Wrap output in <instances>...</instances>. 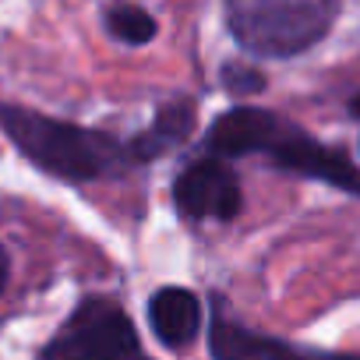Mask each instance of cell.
I'll use <instances>...</instances> for the list:
<instances>
[{"label": "cell", "instance_id": "12", "mask_svg": "<svg viewBox=\"0 0 360 360\" xmlns=\"http://www.w3.org/2000/svg\"><path fill=\"white\" fill-rule=\"evenodd\" d=\"M8 286V255H4V244H0V293Z\"/></svg>", "mask_w": 360, "mask_h": 360}, {"label": "cell", "instance_id": "4", "mask_svg": "<svg viewBox=\"0 0 360 360\" xmlns=\"http://www.w3.org/2000/svg\"><path fill=\"white\" fill-rule=\"evenodd\" d=\"M173 202L184 219H233L240 212V180L226 159H198L173 180Z\"/></svg>", "mask_w": 360, "mask_h": 360}, {"label": "cell", "instance_id": "2", "mask_svg": "<svg viewBox=\"0 0 360 360\" xmlns=\"http://www.w3.org/2000/svg\"><path fill=\"white\" fill-rule=\"evenodd\" d=\"M226 25L255 57H297L332 29L339 0H223Z\"/></svg>", "mask_w": 360, "mask_h": 360}, {"label": "cell", "instance_id": "10", "mask_svg": "<svg viewBox=\"0 0 360 360\" xmlns=\"http://www.w3.org/2000/svg\"><path fill=\"white\" fill-rule=\"evenodd\" d=\"M106 29L127 46H145L148 39H155V18L138 4H113L106 11Z\"/></svg>", "mask_w": 360, "mask_h": 360}, {"label": "cell", "instance_id": "13", "mask_svg": "<svg viewBox=\"0 0 360 360\" xmlns=\"http://www.w3.org/2000/svg\"><path fill=\"white\" fill-rule=\"evenodd\" d=\"M349 110H353V113H356V117H360V92H356V96H353V103H349Z\"/></svg>", "mask_w": 360, "mask_h": 360}, {"label": "cell", "instance_id": "6", "mask_svg": "<svg viewBox=\"0 0 360 360\" xmlns=\"http://www.w3.org/2000/svg\"><path fill=\"white\" fill-rule=\"evenodd\" d=\"M283 120L269 110H255V106H237L230 113H223L212 127H209V152L216 159H230V155H248V152H269V145L276 141Z\"/></svg>", "mask_w": 360, "mask_h": 360}, {"label": "cell", "instance_id": "8", "mask_svg": "<svg viewBox=\"0 0 360 360\" xmlns=\"http://www.w3.org/2000/svg\"><path fill=\"white\" fill-rule=\"evenodd\" d=\"M212 356L216 360H300L286 342L216 318L212 325Z\"/></svg>", "mask_w": 360, "mask_h": 360}, {"label": "cell", "instance_id": "3", "mask_svg": "<svg viewBox=\"0 0 360 360\" xmlns=\"http://www.w3.org/2000/svg\"><path fill=\"white\" fill-rule=\"evenodd\" d=\"M138 332L131 318L103 297L82 300L46 342L43 360H134Z\"/></svg>", "mask_w": 360, "mask_h": 360}, {"label": "cell", "instance_id": "5", "mask_svg": "<svg viewBox=\"0 0 360 360\" xmlns=\"http://www.w3.org/2000/svg\"><path fill=\"white\" fill-rule=\"evenodd\" d=\"M265 155H272L279 169H290V173H300L311 180H325V184H335L346 191H360V173L353 169V162L342 152L318 145L311 134L297 131L286 120H283V127Z\"/></svg>", "mask_w": 360, "mask_h": 360}, {"label": "cell", "instance_id": "11", "mask_svg": "<svg viewBox=\"0 0 360 360\" xmlns=\"http://www.w3.org/2000/svg\"><path fill=\"white\" fill-rule=\"evenodd\" d=\"M223 78H226L230 92H262L265 89V78L258 71H248V68H237V64H226Z\"/></svg>", "mask_w": 360, "mask_h": 360}, {"label": "cell", "instance_id": "7", "mask_svg": "<svg viewBox=\"0 0 360 360\" xmlns=\"http://www.w3.org/2000/svg\"><path fill=\"white\" fill-rule=\"evenodd\" d=\"M148 325L159 335L162 346L169 349H184L202 325V307L198 297L191 290H180V286H166L148 300Z\"/></svg>", "mask_w": 360, "mask_h": 360}, {"label": "cell", "instance_id": "1", "mask_svg": "<svg viewBox=\"0 0 360 360\" xmlns=\"http://www.w3.org/2000/svg\"><path fill=\"white\" fill-rule=\"evenodd\" d=\"M0 131L11 138V145L36 162L43 173L60 176V180H96L113 173L117 166L131 162L127 145L103 131L78 127L71 120L46 117L29 106H11L0 103Z\"/></svg>", "mask_w": 360, "mask_h": 360}, {"label": "cell", "instance_id": "9", "mask_svg": "<svg viewBox=\"0 0 360 360\" xmlns=\"http://www.w3.org/2000/svg\"><path fill=\"white\" fill-rule=\"evenodd\" d=\"M191 131H195V103H166V106H159L152 127L141 131V134L127 145L131 162H148V159L162 155L166 148H173V145L184 141Z\"/></svg>", "mask_w": 360, "mask_h": 360}]
</instances>
